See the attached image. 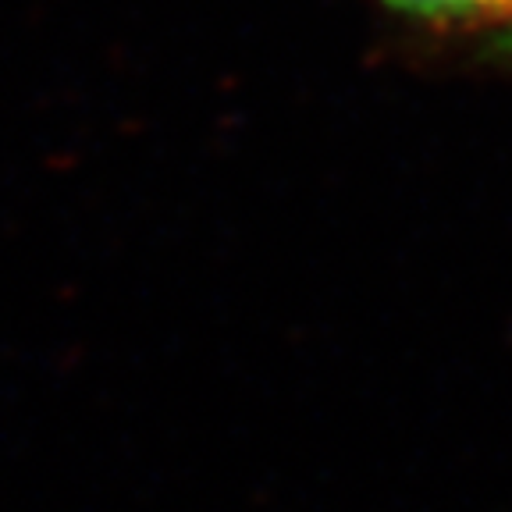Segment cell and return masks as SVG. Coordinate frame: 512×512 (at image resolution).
Instances as JSON below:
<instances>
[{
    "label": "cell",
    "instance_id": "cell-1",
    "mask_svg": "<svg viewBox=\"0 0 512 512\" xmlns=\"http://www.w3.org/2000/svg\"><path fill=\"white\" fill-rule=\"evenodd\" d=\"M420 18H459V22L512 25V0H384Z\"/></svg>",
    "mask_w": 512,
    "mask_h": 512
}]
</instances>
